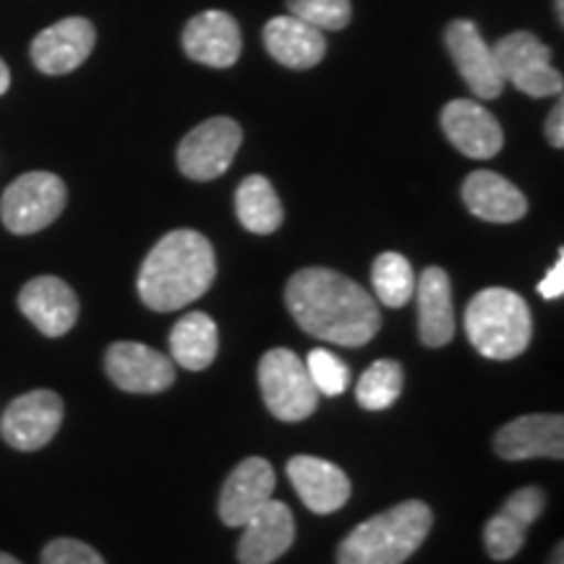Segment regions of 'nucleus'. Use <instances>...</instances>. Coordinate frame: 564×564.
<instances>
[{"label": "nucleus", "instance_id": "3", "mask_svg": "<svg viewBox=\"0 0 564 564\" xmlns=\"http://www.w3.org/2000/svg\"><path fill=\"white\" fill-rule=\"evenodd\" d=\"M432 523V510L419 499L394 505L345 535L337 564H403L419 552Z\"/></svg>", "mask_w": 564, "mask_h": 564}, {"label": "nucleus", "instance_id": "15", "mask_svg": "<svg viewBox=\"0 0 564 564\" xmlns=\"http://www.w3.org/2000/svg\"><path fill=\"white\" fill-rule=\"evenodd\" d=\"M183 51L209 68H230L241 58L243 40L238 21L225 11H202L183 30Z\"/></svg>", "mask_w": 564, "mask_h": 564}, {"label": "nucleus", "instance_id": "16", "mask_svg": "<svg viewBox=\"0 0 564 564\" xmlns=\"http://www.w3.org/2000/svg\"><path fill=\"white\" fill-rule=\"evenodd\" d=\"M19 308L45 337H63L79 319L74 288L53 274L26 282L19 293Z\"/></svg>", "mask_w": 564, "mask_h": 564}, {"label": "nucleus", "instance_id": "10", "mask_svg": "<svg viewBox=\"0 0 564 564\" xmlns=\"http://www.w3.org/2000/svg\"><path fill=\"white\" fill-rule=\"evenodd\" d=\"M444 45H447L449 55H453L463 82L468 84L478 100H497L502 95L505 79L499 74L497 58H494L489 42L481 37L474 21H449L447 30H444Z\"/></svg>", "mask_w": 564, "mask_h": 564}, {"label": "nucleus", "instance_id": "14", "mask_svg": "<svg viewBox=\"0 0 564 564\" xmlns=\"http://www.w3.org/2000/svg\"><path fill=\"white\" fill-rule=\"evenodd\" d=\"M546 510V494L539 486H525L514 491L484 528V546L486 554L497 562H507L520 554L525 544L528 528L541 518Z\"/></svg>", "mask_w": 564, "mask_h": 564}, {"label": "nucleus", "instance_id": "11", "mask_svg": "<svg viewBox=\"0 0 564 564\" xmlns=\"http://www.w3.org/2000/svg\"><path fill=\"white\" fill-rule=\"evenodd\" d=\"M105 371L123 392L158 394L175 382V366L160 350L141 343H116L105 352Z\"/></svg>", "mask_w": 564, "mask_h": 564}, {"label": "nucleus", "instance_id": "32", "mask_svg": "<svg viewBox=\"0 0 564 564\" xmlns=\"http://www.w3.org/2000/svg\"><path fill=\"white\" fill-rule=\"evenodd\" d=\"M546 139L554 150H562L564 147V102L560 100L554 105V110L549 112L546 118Z\"/></svg>", "mask_w": 564, "mask_h": 564}, {"label": "nucleus", "instance_id": "8", "mask_svg": "<svg viewBox=\"0 0 564 564\" xmlns=\"http://www.w3.org/2000/svg\"><path fill=\"white\" fill-rule=\"evenodd\" d=\"M243 131L232 118H209L183 137L178 144V171L192 181H215L228 171L241 150Z\"/></svg>", "mask_w": 564, "mask_h": 564}, {"label": "nucleus", "instance_id": "19", "mask_svg": "<svg viewBox=\"0 0 564 564\" xmlns=\"http://www.w3.org/2000/svg\"><path fill=\"white\" fill-rule=\"evenodd\" d=\"M288 478L301 502L316 514L337 512L350 499V478L335 463L312 455H295L288 463Z\"/></svg>", "mask_w": 564, "mask_h": 564}, {"label": "nucleus", "instance_id": "26", "mask_svg": "<svg viewBox=\"0 0 564 564\" xmlns=\"http://www.w3.org/2000/svg\"><path fill=\"white\" fill-rule=\"evenodd\" d=\"M371 282L377 301L387 308H400L413 299L415 293V274L413 267L403 253L384 251L379 253L371 267Z\"/></svg>", "mask_w": 564, "mask_h": 564}, {"label": "nucleus", "instance_id": "20", "mask_svg": "<svg viewBox=\"0 0 564 564\" xmlns=\"http://www.w3.org/2000/svg\"><path fill=\"white\" fill-rule=\"evenodd\" d=\"M278 476L264 457H249L228 476L220 494V520L230 528H241L259 507L272 499Z\"/></svg>", "mask_w": 564, "mask_h": 564}, {"label": "nucleus", "instance_id": "18", "mask_svg": "<svg viewBox=\"0 0 564 564\" xmlns=\"http://www.w3.org/2000/svg\"><path fill=\"white\" fill-rule=\"evenodd\" d=\"M241 528L243 535L238 541V562L241 564L278 562L295 541V518L291 507L274 502V499L259 507Z\"/></svg>", "mask_w": 564, "mask_h": 564}, {"label": "nucleus", "instance_id": "4", "mask_svg": "<svg viewBox=\"0 0 564 564\" xmlns=\"http://www.w3.org/2000/svg\"><path fill=\"white\" fill-rule=\"evenodd\" d=\"M465 333L484 358L512 361L531 343L533 314L523 295L507 288H486L465 308Z\"/></svg>", "mask_w": 564, "mask_h": 564}, {"label": "nucleus", "instance_id": "6", "mask_svg": "<svg viewBox=\"0 0 564 564\" xmlns=\"http://www.w3.org/2000/svg\"><path fill=\"white\" fill-rule=\"evenodd\" d=\"M68 192L55 173L32 171L19 175L0 199V220L13 236H32L45 230L66 209Z\"/></svg>", "mask_w": 564, "mask_h": 564}, {"label": "nucleus", "instance_id": "24", "mask_svg": "<svg viewBox=\"0 0 564 564\" xmlns=\"http://www.w3.org/2000/svg\"><path fill=\"white\" fill-rule=\"evenodd\" d=\"M220 348V333L209 314L194 312L175 322L171 333L173 361L188 371H204L212 366Z\"/></svg>", "mask_w": 564, "mask_h": 564}, {"label": "nucleus", "instance_id": "21", "mask_svg": "<svg viewBox=\"0 0 564 564\" xmlns=\"http://www.w3.org/2000/svg\"><path fill=\"white\" fill-rule=\"evenodd\" d=\"M264 47L280 66L295 70L314 68L316 63H322L324 55H327L324 32L316 30L308 21L293 17V13L267 21Z\"/></svg>", "mask_w": 564, "mask_h": 564}, {"label": "nucleus", "instance_id": "9", "mask_svg": "<svg viewBox=\"0 0 564 564\" xmlns=\"http://www.w3.org/2000/svg\"><path fill=\"white\" fill-rule=\"evenodd\" d=\"M63 400L51 390H34L21 394L6 408L0 421V434L21 453H34L58 434L63 423Z\"/></svg>", "mask_w": 564, "mask_h": 564}, {"label": "nucleus", "instance_id": "27", "mask_svg": "<svg viewBox=\"0 0 564 564\" xmlns=\"http://www.w3.org/2000/svg\"><path fill=\"white\" fill-rule=\"evenodd\" d=\"M403 382L405 371L398 361H392V358L373 361L356 384L358 405L366 408V411H387V408L398 403Z\"/></svg>", "mask_w": 564, "mask_h": 564}, {"label": "nucleus", "instance_id": "25", "mask_svg": "<svg viewBox=\"0 0 564 564\" xmlns=\"http://www.w3.org/2000/svg\"><path fill=\"white\" fill-rule=\"evenodd\" d=\"M236 215L253 236H270L285 220L280 196L264 175H249L241 181L236 192Z\"/></svg>", "mask_w": 564, "mask_h": 564}, {"label": "nucleus", "instance_id": "28", "mask_svg": "<svg viewBox=\"0 0 564 564\" xmlns=\"http://www.w3.org/2000/svg\"><path fill=\"white\" fill-rule=\"evenodd\" d=\"M303 364H306L308 377H312L314 387L319 390V394H324V398H340V394L348 390L350 369L345 366V361L335 356V352L314 348Z\"/></svg>", "mask_w": 564, "mask_h": 564}, {"label": "nucleus", "instance_id": "36", "mask_svg": "<svg viewBox=\"0 0 564 564\" xmlns=\"http://www.w3.org/2000/svg\"><path fill=\"white\" fill-rule=\"evenodd\" d=\"M556 19H560V24H562V19H564V0H556Z\"/></svg>", "mask_w": 564, "mask_h": 564}, {"label": "nucleus", "instance_id": "12", "mask_svg": "<svg viewBox=\"0 0 564 564\" xmlns=\"http://www.w3.org/2000/svg\"><path fill=\"white\" fill-rule=\"evenodd\" d=\"M95 42L97 32L89 19H61L32 40V63L47 76L70 74L89 58L91 51H95Z\"/></svg>", "mask_w": 564, "mask_h": 564}, {"label": "nucleus", "instance_id": "13", "mask_svg": "<svg viewBox=\"0 0 564 564\" xmlns=\"http://www.w3.org/2000/svg\"><path fill=\"white\" fill-rule=\"evenodd\" d=\"M442 131L457 152L470 160H491L502 152L505 131L484 105L453 100L442 110Z\"/></svg>", "mask_w": 564, "mask_h": 564}, {"label": "nucleus", "instance_id": "7", "mask_svg": "<svg viewBox=\"0 0 564 564\" xmlns=\"http://www.w3.org/2000/svg\"><path fill=\"white\" fill-rule=\"evenodd\" d=\"M505 84H512L528 97L562 95L564 79L552 63V51L531 32L505 34L491 47Z\"/></svg>", "mask_w": 564, "mask_h": 564}, {"label": "nucleus", "instance_id": "17", "mask_svg": "<svg viewBox=\"0 0 564 564\" xmlns=\"http://www.w3.org/2000/svg\"><path fill=\"white\" fill-rule=\"evenodd\" d=\"M494 449L505 460L564 457V419L552 413H533L505 423L494 436Z\"/></svg>", "mask_w": 564, "mask_h": 564}, {"label": "nucleus", "instance_id": "2", "mask_svg": "<svg viewBox=\"0 0 564 564\" xmlns=\"http://www.w3.org/2000/svg\"><path fill=\"white\" fill-rule=\"evenodd\" d=\"M215 274L217 259L207 238L196 230H173L147 253L137 288L152 312H178L209 291Z\"/></svg>", "mask_w": 564, "mask_h": 564}, {"label": "nucleus", "instance_id": "22", "mask_svg": "<svg viewBox=\"0 0 564 564\" xmlns=\"http://www.w3.org/2000/svg\"><path fill=\"white\" fill-rule=\"evenodd\" d=\"M419 301V335L426 348H444L455 337V308L449 274L442 267H426L415 282Z\"/></svg>", "mask_w": 564, "mask_h": 564}, {"label": "nucleus", "instance_id": "34", "mask_svg": "<svg viewBox=\"0 0 564 564\" xmlns=\"http://www.w3.org/2000/svg\"><path fill=\"white\" fill-rule=\"evenodd\" d=\"M549 564H564V546L562 544H556L554 556H552V562H549Z\"/></svg>", "mask_w": 564, "mask_h": 564}, {"label": "nucleus", "instance_id": "5", "mask_svg": "<svg viewBox=\"0 0 564 564\" xmlns=\"http://www.w3.org/2000/svg\"><path fill=\"white\" fill-rule=\"evenodd\" d=\"M259 387L274 419L299 423L319 405V390L308 377L306 364L288 348H272L259 361Z\"/></svg>", "mask_w": 564, "mask_h": 564}, {"label": "nucleus", "instance_id": "33", "mask_svg": "<svg viewBox=\"0 0 564 564\" xmlns=\"http://www.w3.org/2000/svg\"><path fill=\"white\" fill-rule=\"evenodd\" d=\"M9 87H11V70L3 63V58H0V97H3L6 91H9Z\"/></svg>", "mask_w": 564, "mask_h": 564}, {"label": "nucleus", "instance_id": "30", "mask_svg": "<svg viewBox=\"0 0 564 564\" xmlns=\"http://www.w3.org/2000/svg\"><path fill=\"white\" fill-rule=\"evenodd\" d=\"M42 564H105V560L84 541L55 539L42 552Z\"/></svg>", "mask_w": 564, "mask_h": 564}, {"label": "nucleus", "instance_id": "31", "mask_svg": "<svg viewBox=\"0 0 564 564\" xmlns=\"http://www.w3.org/2000/svg\"><path fill=\"white\" fill-rule=\"evenodd\" d=\"M539 293L544 301H556L564 295V251H560V259L546 272V278L539 282Z\"/></svg>", "mask_w": 564, "mask_h": 564}, {"label": "nucleus", "instance_id": "35", "mask_svg": "<svg viewBox=\"0 0 564 564\" xmlns=\"http://www.w3.org/2000/svg\"><path fill=\"white\" fill-rule=\"evenodd\" d=\"M0 564H21L17 556H11V554H6V552H0Z\"/></svg>", "mask_w": 564, "mask_h": 564}, {"label": "nucleus", "instance_id": "1", "mask_svg": "<svg viewBox=\"0 0 564 564\" xmlns=\"http://www.w3.org/2000/svg\"><path fill=\"white\" fill-rule=\"evenodd\" d=\"M285 303L303 333L345 348H361L382 327L377 299L324 267L295 272L285 288Z\"/></svg>", "mask_w": 564, "mask_h": 564}, {"label": "nucleus", "instance_id": "29", "mask_svg": "<svg viewBox=\"0 0 564 564\" xmlns=\"http://www.w3.org/2000/svg\"><path fill=\"white\" fill-rule=\"evenodd\" d=\"M288 11L322 32H337L350 24V0H285Z\"/></svg>", "mask_w": 564, "mask_h": 564}, {"label": "nucleus", "instance_id": "23", "mask_svg": "<svg viewBox=\"0 0 564 564\" xmlns=\"http://www.w3.org/2000/svg\"><path fill=\"white\" fill-rule=\"evenodd\" d=\"M463 202L478 220L499 225L523 220L528 212L525 194L491 171H476L463 181Z\"/></svg>", "mask_w": 564, "mask_h": 564}]
</instances>
